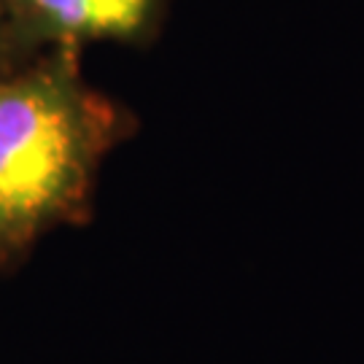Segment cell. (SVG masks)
I'll return each mask as SVG.
<instances>
[{"mask_svg": "<svg viewBox=\"0 0 364 364\" xmlns=\"http://www.w3.org/2000/svg\"><path fill=\"white\" fill-rule=\"evenodd\" d=\"M30 43L81 52L90 43H146L159 33L168 0H6Z\"/></svg>", "mask_w": 364, "mask_h": 364, "instance_id": "obj_2", "label": "cell"}, {"mask_svg": "<svg viewBox=\"0 0 364 364\" xmlns=\"http://www.w3.org/2000/svg\"><path fill=\"white\" fill-rule=\"evenodd\" d=\"M135 124L84 78L81 52L46 49L0 81V267L90 221L103 162Z\"/></svg>", "mask_w": 364, "mask_h": 364, "instance_id": "obj_1", "label": "cell"}, {"mask_svg": "<svg viewBox=\"0 0 364 364\" xmlns=\"http://www.w3.org/2000/svg\"><path fill=\"white\" fill-rule=\"evenodd\" d=\"M38 54L41 52L30 43L19 22L14 19L9 3L0 0V81H6L16 70H22Z\"/></svg>", "mask_w": 364, "mask_h": 364, "instance_id": "obj_3", "label": "cell"}]
</instances>
